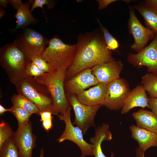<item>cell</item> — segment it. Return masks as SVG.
Segmentation results:
<instances>
[{
	"label": "cell",
	"mask_w": 157,
	"mask_h": 157,
	"mask_svg": "<svg viewBox=\"0 0 157 157\" xmlns=\"http://www.w3.org/2000/svg\"><path fill=\"white\" fill-rule=\"evenodd\" d=\"M76 45L74 58L66 71V81L84 70L115 60L111 52L107 48L101 29L80 34Z\"/></svg>",
	"instance_id": "1"
},
{
	"label": "cell",
	"mask_w": 157,
	"mask_h": 157,
	"mask_svg": "<svg viewBox=\"0 0 157 157\" xmlns=\"http://www.w3.org/2000/svg\"><path fill=\"white\" fill-rule=\"evenodd\" d=\"M14 84L19 94L31 100L38 108L40 112L49 111L53 115H59L54 110L51 94L46 86L39 82L36 78L26 74Z\"/></svg>",
	"instance_id": "2"
},
{
	"label": "cell",
	"mask_w": 157,
	"mask_h": 157,
	"mask_svg": "<svg viewBox=\"0 0 157 157\" xmlns=\"http://www.w3.org/2000/svg\"><path fill=\"white\" fill-rule=\"evenodd\" d=\"M31 62L13 43L8 44L0 49V65L13 84L26 74L27 67Z\"/></svg>",
	"instance_id": "3"
},
{
	"label": "cell",
	"mask_w": 157,
	"mask_h": 157,
	"mask_svg": "<svg viewBox=\"0 0 157 157\" xmlns=\"http://www.w3.org/2000/svg\"><path fill=\"white\" fill-rule=\"evenodd\" d=\"M66 74V71L56 69L51 72L45 73L42 76L36 78L39 82L46 86L51 94L53 108L60 115L64 114L71 108L65 94Z\"/></svg>",
	"instance_id": "4"
},
{
	"label": "cell",
	"mask_w": 157,
	"mask_h": 157,
	"mask_svg": "<svg viewBox=\"0 0 157 157\" xmlns=\"http://www.w3.org/2000/svg\"><path fill=\"white\" fill-rule=\"evenodd\" d=\"M48 44L42 55V58L54 65L56 69L66 71L73 62L76 44H65L57 36L49 40Z\"/></svg>",
	"instance_id": "5"
},
{
	"label": "cell",
	"mask_w": 157,
	"mask_h": 157,
	"mask_svg": "<svg viewBox=\"0 0 157 157\" xmlns=\"http://www.w3.org/2000/svg\"><path fill=\"white\" fill-rule=\"evenodd\" d=\"M49 41L42 34L26 28L17 36L13 43L31 60L34 56H42Z\"/></svg>",
	"instance_id": "6"
},
{
	"label": "cell",
	"mask_w": 157,
	"mask_h": 157,
	"mask_svg": "<svg viewBox=\"0 0 157 157\" xmlns=\"http://www.w3.org/2000/svg\"><path fill=\"white\" fill-rule=\"evenodd\" d=\"M71 109V108L64 114H59L58 116L60 120L64 122L65 127L63 133L57 139V141L61 143L66 140H68L75 143L81 150V157L93 156V145L88 143L84 140L82 130L77 126H74L72 122Z\"/></svg>",
	"instance_id": "7"
},
{
	"label": "cell",
	"mask_w": 157,
	"mask_h": 157,
	"mask_svg": "<svg viewBox=\"0 0 157 157\" xmlns=\"http://www.w3.org/2000/svg\"><path fill=\"white\" fill-rule=\"evenodd\" d=\"M67 97L74 112L75 118L72 124L80 128L84 135L90 128L95 127V117L102 105H85L80 102L74 94H68Z\"/></svg>",
	"instance_id": "8"
},
{
	"label": "cell",
	"mask_w": 157,
	"mask_h": 157,
	"mask_svg": "<svg viewBox=\"0 0 157 157\" xmlns=\"http://www.w3.org/2000/svg\"><path fill=\"white\" fill-rule=\"evenodd\" d=\"M131 90L125 79L120 78L114 80L108 84L103 105L112 110L122 109Z\"/></svg>",
	"instance_id": "9"
},
{
	"label": "cell",
	"mask_w": 157,
	"mask_h": 157,
	"mask_svg": "<svg viewBox=\"0 0 157 157\" xmlns=\"http://www.w3.org/2000/svg\"><path fill=\"white\" fill-rule=\"evenodd\" d=\"M129 18L128 26L129 33L132 34L134 42L131 49L137 53L145 47L149 41L154 38L156 33L150 29L144 26L136 17L134 9L132 6H129Z\"/></svg>",
	"instance_id": "10"
},
{
	"label": "cell",
	"mask_w": 157,
	"mask_h": 157,
	"mask_svg": "<svg viewBox=\"0 0 157 157\" xmlns=\"http://www.w3.org/2000/svg\"><path fill=\"white\" fill-rule=\"evenodd\" d=\"M127 60L133 66L138 68L145 66L149 73L157 75V34L150 44L140 52L129 53Z\"/></svg>",
	"instance_id": "11"
},
{
	"label": "cell",
	"mask_w": 157,
	"mask_h": 157,
	"mask_svg": "<svg viewBox=\"0 0 157 157\" xmlns=\"http://www.w3.org/2000/svg\"><path fill=\"white\" fill-rule=\"evenodd\" d=\"M13 139L18 149L20 157H33L32 151L36 145V137L33 133L30 121L24 125L18 127Z\"/></svg>",
	"instance_id": "12"
},
{
	"label": "cell",
	"mask_w": 157,
	"mask_h": 157,
	"mask_svg": "<svg viewBox=\"0 0 157 157\" xmlns=\"http://www.w3.org/2000/svg\"><path fill=\"white\" fill-rule=\"evenodd\" d=\"M99 82L92 74L91 68L79 72L64 83L65 90L69 94L76 95L88 88L96 85Z\"/></svg>",
	"instance_id": "13"
},
{
	"label": "cell",
	"mask_w": 157,
	"mask_h": 157,
	"mask_svg": "<svg viewBox=\"0 0 157 157\" xmlns=\"http://www.w3.org/2000/svg\"><path fill=\"white\" fill-rule=\"evenodd\" d=\"M123 68V64L121 60H115L99 64L91 69L99 83L108 84L120 78Z\"/></svg>",
	"instance_id": "14"
},
{
	"label": "cell",
	"mask_w": 157,
	"mask_h": 157,
	"mask_svg": "<svg viewBox=\"0 0 157 157\" xmlns=\"http://www.w3.org/2000/svg\"><path fill=\"white\" fill-rule=\"evenodd\" d=\"M108 84L99 83L88 90H84L76 95L81 103L89 106L103 105Z\"/></svg>",
	"instance_id": "15"
},
{
	"label": "cell",
	"mask_w": 157,
	"mask_h": 157,
	"mask_svg": "<svg viewBox=\"0 0 157 157\" xmlns=\"http://www.w3.org/2000/svg\"><path fill=\"white\" fill-rule=\"evenodd\" d=\"M136 107H140L143 109L146 107L149 108L148 98L141 84L138 85L131 90L124 102L121 113L122 114H126Z\"/></svg>",
	"instance_id": "16"
},
{
	"label": "cell",
	"mask_w": 157,
	"mask_h": 157,
	"mask_svg": "<svg viewBox=\"0 0 157 157\" xmlns=\"http://www.w3.org/2000/svg\"><path fill=\"white\" fill-rule=\"evenodd\" d=\"M109 128V125L105 123L95 128L94 135L90 139V143L93 146L94 157H106L102 151L101 144L103 141H110L112 139V135ZM114 156V153L111 152L110 157Z\"/></svg>",
	"instance_id": "17"
},
{
	"label": "cell",
	"mask_w": 157,
	"mask_h": 157,
	"mask_svg": "<svg viewBox=\"0 0 157 157\" xmlns=\"http://www.w3.org/2000/svg\"><path fill=\"white\" fill-rule=\"evenodd\" d=\"M130 129L131 136L138 144L139 147L145 151L150 147H157V134L154 133L134 124Z\"/></svg>",
	"instance_id": "18"
},
{
	"label": "cell",
	"mask_w": 157,
	"mask_h": 157,
	"mask_svg": "<svg viewBox=\"0 0 157 157\" xmlns=\"http://www.w3.org/2000/svg\"><path fill=\"white\" fill-rule=\"evenodd\" d=\"M132 116L137 126L157 134V116L151 111L140 109Z\"/></svg>",
	"instance_id": "19"
},
{
	"label": "cell",
	"mask_w": 157,
	"mask_h": 157,
	"mask_svg": "<svg viewBox=\"0 0 157 157\" xmlns=\"http://www.w3.org/2000/svg\"><path fill=\"white\" fill-rule=\"evenodd\" d=\"M30 1L28 2L23 3L17 9L14 15L16 19V26L15 28L12 31L15 32L19 28H23L31 24L36 23L38 20L32 16L31 9L30 4L32 3Z\"/></svg>",
	"instance_id": "20"
},
{
	"label": "cell",
	"mask_w": 157,
	"mask_h": 157,
	"mask_svg": "<svg viewBox=\"0 0 157 157\" xmlns=\"http://www.w3.org/2000/svg\"><path fill=\"white\" fill-rule=\"evenodd\" d=\"M143 18L146 27L157 34V9L150 8L144 3L133 6Z\"/></svg>",
	"instance_id": "21"
},
{
	"label": "cell",
	"mask_w": 157,
	"mask_h": 157,
	"mask_svg": "<svg viewBox=\"0 0 157 157\" xmlns=\"http://www.w3.org/2000/svg\"><path fill=\"white\" fill-rule=\"evenodd\" d=\"M11 100L13 105L21 107L32 115H39L40 112L36 106L24 96L19 94H13Z\"/></svg>",
	"instance_id": "22"
},
{
	"label": "cell",
	"mask_w": 157,
	"mask_h": 157,
	"mask_svg": "<svg viewBox=\"0 0 157 157\" xmlns=\"http://www.w3.org/2000/svg\"><path fill=\"white\" fill-rule=\"evenodd\" d=\"M141 83L150 97H157V75L149 72L146 74L142 77Z\"/></svg>",
	"instance_id": "23"
},
{
	"label": "cell",
	"mask_w": 157,
	"mask_h": 157,
	"mask_svg": "<svg viewBox=\"0 0 157 157\" xmlns=\"http://www.w3.org/2000/svg\"><path fill=\"white\" fill-rule=\"evenodd\" d=\"M10 112L16 118L18 127H22L27 124L30 121L29 118L32 115L26 110L18 106L13 105Z\"/></svg>",
	"instance_id": "24"
},
{
	"label": "cell",
	"mask_w": 157,
	"mask_h": 157,
	"mask_svg": "<svg viewBox=\"0 0 157 157\" xmlns=\"http://www.w3.org/2000/svg\"><path fill=\"white\" fill-rule=\"evenodd\" d=\"M0 157H20L13 138L6 142L0 148Z\"/></svg>",
	"instance_id": "25"
},
{
	"label": "cell",
	"mask_w": 157,
	"mask_h": 157,
	"mask_svg": "<svg viewBox=\"0 0 157 157\" xmlns=\"http://www.w3.org/2000/svg\"><path fill=\"white\" fill-rule=\"evenodd\" d=\"M97 20L103 35L107 48L110 51L116 50L119 47L118 42L101 24L99 19L97 18Z\"/></svg>",
	"instance_id": "26"
},
{
	"label": "cell",
	"mask_w": 157,
	"mask_h": 157,
	"mask_svg": "<svg viewBox=\"0 0 157 157\" xmlns=\"http://www.w3.org/2000/svg\"><path fill=\"white\" fill-rule=\"evenodd\" d=\"M14 132L8 123L3 119L0 120V148L7 141L13 138Z\"/></svg>",
	"instance_id": "27"
},
{
	"label": "cell",
	"mask_w": 157,
	"mask_h": 157,
	"mask_svg": "<svg viewBox=\"0 0 157 157\" xmlns=\"http://www.w3.org/2000/svg\"><path fill=\"white\" fill-rule=\"evenodd\" d=\"M31 60L32 62L44 73H50L56 69L54 65L47 62L42 58L41 56H34L31 58Z\"/></svg>",
	"instance_id": "28"
},
{
	"label": "cell",
	"mask_w": 157,
	"mask_h": 157,
	"mask_svg": "<svg viewBox=\"0 0 157 157\" xmlns=\"http://www.w3.org/2000/svg\"><path fill=\"white\" fill-rule=\"evenodd\" d=\"M26 73L30 76L38 78L43 75L45 73L31 62L27 67Z\"/></svg>",
	"instance_id": "29"
},
{
	"label": "cell",
	"mask_w": 157,
	"mask_h": 157,
	"mask_svg": "<svg viewBox=\"0 0 157 157\" xmlns=\"http://www.w3.org/2000/svg\"><path fill=\"white\" fill-rule=\"evenodd\" d=\"M44 5L47 6L48 9H50L53 8L54 6V3L52 1L49 0H35L32 3L31 11L32 12L35 8L40 7L42 8L44 14L45 15L43 6Z\"/></svg>",
	"instance_id": "30"
},
{
	"label": "cell",
	"mask_w": 157,
	"mask_h": 157,
	"mask_svg": "<svg viewBox=\"0 0 157 157\" xmlns=\"http://www.w3.org/2000/svg\"><path fill=\"white\" fill-rule=\"evenodd\" d=\"M148 103L149 109L157 116V97H149Z\"/></svg>",
	"instance_id": "31"
},
{
	"label": "cell",
	"mask_w": 157,
	"mask_h": 157,
	"mask_svg": "<svg viewBox=\"0 0 157 157\" xmlns=\"http://www.w3.org/2000/svg\"><path fill=\"white\" fill-rule=\"evenodd\" d=\"M118 1L117 0H97L99 9L101 10L107 8L110 3Z\"/></svg>",
	"instance_id": "32"
},
{
	"label": "cell",
	"mask_w": 157,
	"mask_h": 157,
	"mask_svg": "<svg viewBox=\"0 0 157 157\" xmlns=\"http://www.w3.org/2000/svg\"><path fill=\"white\" fill-rule=\"evenodd\" d=\"M53 113L49 111H44L40 112L39 115L40 116L41 119L40 121H42L46 120L53 119L52 116Z\"/></svg>",
	"instance_id": "33"
},
{
	"label": "cell",
	"mask_w": 157,
	"mask_h": 157,
	"mask_svg": "<svg viewBox=\"0 0 157 157\" xmlns=\"http://www.w3.org/2000/svg\"><path fill=\"white\" fill-rule=\"evenodd\" d=\"M53 119H51L42 122V126L47 132H49L52 128Z\"/></svg>",
	"instance_id": "34"
},
{
	"label": "cell",
	"mask_w": 157,
	"mask_h": 157,
	"mask_svg": "<svg viewBox=\"0 0 157 157\" xmlns=\"http://www.w3.org/2000/svg\"><path fill=\"white\" fill-rule=\"evenodd\" d=\"M144 3L150 8L157 9V0H146Z\"/></svg>",
	"instance_id": "35"
},
{
	"label": "cell",
	"mask_w": 157,
	"mask_h": 157,
	"mask_svg": "<svg viewBox=\"0 0 157 157\" xmlns=\"http://www.w3.org/2000/svg\"><path fill=\"white\" fill-rule=\"evenodd\" d=\"M10 3L15 9H17L23 3L21 0H8Z\"/></svg>",
	"instance_id": "36"
},
{
	"label": "cell",
	"mask_w": 157,
	"mask_h": 157,
	"mask_svg": "<svg viewBox=\"0 0 157 157\" xmlns=\"http://www.w3.org/2000/svg\"><path fill=\"white\" fill-rule=\"evenodd\" d=\"M135 152L136 157H144V153L145 151L139 147L136 149Z\"/></svg>",
	"instance_id": "37"
},
{
	"label": "cell",
	"mask_w": 157,
	"mask_h": 157,
	"mask_svg": "<svg viewBox=\"0 0 157 157\" xmlns=\"http://www.w3.org/2000/svg\"><path fill=\"white\" fill-rule=\"evenodd\" d=\"M11 110V108L9 109L6 108H4L1 104H0V115H2L4 114L6 112H10Z\"/></svg>",
	"instance_id": "38"
},
{
	"label": "cell",
	"mask_w": 157,
	"mask_h": 157,
	"mask_svg": "<svg viewBox=\"0 0 157 157\" xmlns=\"http://www.w3.org/2000/svg\"><path fill=\"white\" fill-rule=\"evenodd\" d=\"M8 3H9L8 0H0V6L5 8H7Z\"/></svg>",
	"instance_id": "39"
},
{
	"label": "cell",
	"mask_w": 157,
	"mask_h": 157,
	"mask_svg": "<svg viewBox=\"0 0 157 157\" xmlns=\"http://www.w3.org/2000/svg\"><path fill=\"white\" fill-rule=\"evenodd\" d=\"M6 13L4 10L0 8V18H1Z\"/></svg>",
	"instance_id": "40"
},
{
	"label": "cell",
	"mask_w": 157,
	"mask_h": 157,
	"mask_svg": "<svg viewBox=\"0 0 157 157\" xmlns=\"http://www.w3.org/2000/svg\"><path fill=\"white\" fill-rule=\"evenodd\" d=\"M44 157V148H41L40 151V155L39 157Z\"/></svg>",
	"instance_id": "41"
},
{
	"label": "cell",
	"mask_w": 157,
	"mask_h": 157,
	"mask_svg": "<svg viewBox=\"0 0 157 157\" xmlns=\"http://www.w3.org/2000/svg\"><path fill=\"white\" fill-rule=\"evenodd\" d=\"M133 1H134L131 0H123V1H124L125 2H126L127 3H129Z\"/></svg>",
	"instance_id": "42"
}]
</instances>
